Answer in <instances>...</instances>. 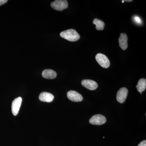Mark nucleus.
Segmentation results:
<instances>
[{"label": "nucleus", "mask_w": 146, "mask_h": 146, "mask_svg": "<svg viewBox=\"0 0 146 146\" xmlns=\"http://www.w3.org/2000/svg\"><path fill=\"white\" fill-rule=\"evenodd\" d=\"M39 98L41 101L49 103L53 100L54 96L50 93L44 92L40 94Z\"/></svg>", "instance_id": "obj_9"}, {"label": "nucleus", "mask_w": 146, "mask_h": 146, "mask_svg": "<svg viewBox=\"0 0 146 146\" xmlns=\"http://www.w3.org/2000/svg\"><path fill=\"white\" fill-rule=\"evenodd\" d=\"M68 3L66 0H56L51 3V6L53 9L58 11H62L68 8Z\"/></svg>", "instance_id": "obj_2"}, {"label": "nucleus", "mask_w": 146, "mask_h": 146, "mask_svg": "<svg viewBox=\"0 0 146 146\" xmlns=\"http://www.w3.org/2000/svg\"><path fill=\"white\" fill-rule=\"evenodd\" d=\"M67 97L72 102H80L83 100V97L81 94L74 91H70L68 92Z\"/></svg>", "instance_id": "obj_7"}, {"label": "nucleus", "mask_w": 146, "mask_h": 146, "mask_svg": "<svg viewBox=\"0 0 146 146\" xmlns=\"http://www.w3.org/2000/svg\"><path fill=\"white\" fill-rule=\"evenodd\" d=\"M128 91L125 87L120 89L117 94V101L120 103H123L125 101L127 96Z\"/></svg>", "instance_id": "obj_6"}, {"label": "nucleus", "mask_w": 146, "mask_h": 146, "mask_svg": "<svg viewBox=\"0 0 146 146\" xmlns=\"http://www.w3.org/2000/svg\"><path fill=\"white\" fill-rule=\"evenodd\" d=\"M93 23L96 25V29L99 31H102L104 29L105 24L103 21L99 19H95L93 22Z\"/></svg>", "instance_id": "obj_13"}, {"label": "nucleus", "mask_w": 146, "mask_h": 146, "mask_svg": "<svg viewBox=\"0 0 146 146\" xmlns=\"http://www.w3.org/2000/svg\"><path fill=\"white\" fill-rule=\"evenodd\" d=\"M89 123L94 125H101L106 123V119L103 115H94L89 120Z\"/></svg>", "instance_id": "obj_4"}, {"label": "nucleus", "mask_w": 146, "mask_h": 146, "mask_svg": "<svg viewBox=\"0 0 146 146\" xmlns=\"http://www.w3.org/2000/svg\"><path fill=\"white\" fill-rule=\"evenodd\" d=\"M42 75L44 78L48 79H53L56 77L57 74L56 72L53 70L47 69L43 71Z\"/></svg>", "instance_id": "obj_11"}, {"label": "nucleus", "mask_w": 146, "mask_h": 146, "mask_svg": "<svg viewBox=\"0 0 146 146\" xmlns=\"http://www.w3.org/2000/svg\"><path fill=\"white\" fill-rule=\"evenodd\" d=\"M132 0H130V1H124L126 2H131L132 1Z\"/></svg>", "instance_id": "obj_17"}, {"label": "nucleus", "mask_w": 146, "mask_h": 146, "mask_svg": "<svg viewBox=\"0 0 146 146\" xmlns=\"http://www.w3.org/2000/svg\"><path fill=\"white\" fill-rule=\"evenodd\" d=\"M7 1H7V0H0V6L4 4Z\"/></svg>", "instance_id": "obj_16"}, {"label": "nucleus", "mask_w": 146, "mask_h": 146, "mask_svg": "<svg viewBox=\"0 0 146 146\" xmlns=\"http://www.w3.org/2000/svg\"><path fill=\"white\" fill-rule=\"evenodd\" d=\"M138 146H146V140L142 141L141 142L140 144L138 145Z\"/></svg>", "instance_id": "obj_15"}, {"label": "nucleus", "mask_w": 146, "mask_h": 146, "mask_svg": "<svg viewBox=\"0 0 146 146\" xmlns=\"http://www.w3.org/2000/svg\"><path fill=\"white\" fill-rule=\"evenodd\" d=\"M81 84L82 86L90 90H96L98 87L97 82L91 80H84Z\"/></svg>", "instance_id": "obj_8"}, {"label": "nucleus", "mask_w": 146, "mask_h": 146, "mask_svg": "<svg viewBox=\"0 0 146 146\" xmlns=\"http://www.w3.org/2000/svg\"><path fill=\"white\" fill-rule=\"evenodd\" d=\"M128 37L125 33H121L119 39V44L121 48L124 50L126 49L128 47Z\"/></svg>", "instance_id": "obj_10"}, {"label": "nucleus", "mask_w": 146, "mask_h": 146, "mask_svg": "<svg viewBox=\"0 0 146 146\" xmlns=\"http://www.w3.org/2000/svg\"><path fill=\"white\" fill-rule=\"evenodd\" d=\"M134 20L135 22L137 24H141L142 23V20L138 16H135L134 18Z\"/></svg>", "instance_id": "obj_14"}, {"label": "nucleus", "mask_w": 146, "mask_h": 146, "mask_svg": "<svg viewBox=\"0 0 146 146\" xmlns=\"http://www.w3.org/2000/svg\"><path fill=\"white\" fill-rule=\"evenodd\" d=\"M22 102V98L20 97L16 98L12 102V105H11V110H12V114L14 116H16L18 115Z\"/></svg>", "instance_id": "obj_5"}, {"label": "nucleus", "mask_w": 146, "mask_h": 146, "mask_svg": "<svg viewBox=\"0 0 146 146\" xmlns=\"http://www.w3.org/2000/svg\"><path fill=\"white\" fill-rule=\"evenodd\" d=\"M96 60L102 68H107L110 65L109 59L105 55L101 53L98 54L96 56Z\"/></svg>", "instance_id": "obj_3"}, {"label": "nucleus", "mask_w": 146, "mask_h": 146, "mask_svg": "<svg viewBox=\"0 0 146 146\" xmlns=\"http://www.w3.org/2000/svg\"><path fill=\"white\" fill-rule=\"evenodd\" d=\"M136 88L138 92L141 94L145 90L146 88V80L144 78H141L138 82V84L136 85Z\"/></svg>", "instance_id": "obj_12"}, {"label": "nucleus", "mask_w": 146, "mask_h": 146, "mask_svg": "<svg viewBox=\"0 0 146 146\" xmlns=\"http://www.w3.org/2000/svg\"><path fill=\"white\" fill-rule=\"evenodd\" d=\"M122 1L123 3L124 2V1Z\"/></svg>", "instance_id": "obj_18"}, {"label": "nucleus", "mask_w": 146, "mask_h": 146, "mask_svg": "<svg viewBox=\"0 0 146 146\" xmlns=\"http://www.w3.org/2000/svg\"><path fill=\"white\" fill-rule=\"evenodd\" d=\"M60 36L70 42H76L80 38L79 34L77 32L73 29L67 30L60 33Z\"/></svg>", "instance_id": "obj_1"}]
</instances>
